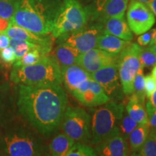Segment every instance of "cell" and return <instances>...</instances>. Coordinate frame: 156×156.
Here are the masks:
<instances>
[{"label":"cell","mask_w":156,"mask_h":156,"mask_svg":"<svg viewBox=\"0 0 156 156\" xmlns=\"http://www.w3.org/2000/svg\"><path fill=\"white\" fill-rule=\"evenodd\" d=\"M61 5L59 0H17L9 20L35 34L48 35Z\"/></svg>","instance_id":"3"},{"label":"cell","mask_w":156,"mask_h":156,"mask_svg":"<svg viewBox=\"0 0 156 156\" xmlns=\"http://www.w3.org/2000/svg\"><path fill=\"white\" fill-rule=\"evenodd\" d=\"M126 9L127 24L135 35L140 36L147 32L155 24V15L145 4L131 0Z\"/></svg>","instance_id":"11"},{"label":"cell","mask_w":156,"mask_h":156,"mask_svg":"<svg viewBox=\"0 0 156 156\" xmlns=\"http://www.w3.org/2000/svg\"><path fill=\"white\" fill-rule=\"evenodd\" d=\"M147 5L156 17V0H151L147 4Z\"/></svg>","instance_id":"40"},{"label":"cell","mask_w":156,"mask_h":156,"mask_svg":"<svg viewBox=\"0 0 156 156\" xmlns=\"http://www.w3.org/2000/svg\"><path fill=\"white\" fill-rule=\"evenodd\" d=\"M60 127L75 142L85 143L90 140L91 116L80 107L68 106Z\"/></svg>","instance_id":"7"},{"label":"cell","mask_w":156,"mask_h":156,"mask_svg":"<svg viewBox=\"0 0 156 156\" xmlns=\"http://www.w3.org/2000/svg\"><path fill=\"white\" fill-rule=\"evenodd\" d=\"M0 60L5 64H14L17 61V57L13 48L9 46L0 50Z\"/></svg>","instance_id":"33"},{"label":"cell","mask_w":156,"mask_h":156,"mask_svg":"<svg viewBox=\"0 0 156 156\" xmlns=\"http://www.w3.org/2000/svg\"><path fill=\"white\" fill-rule=\"evenodd\" d=\"M129 43L130 41H124L102 31L98 39L95 48L105 51L113 55L118 56Z\"/></svg>","instance_id":"20"},{"label":"cell","mask_w":156,"mask_h":156,"mask_svg":"<svg viewBox=\"0 0 156 156\" xmlns=\"http://www.w3.org/2000/svg\"><path fill=\"white\" fill-rule=\"evenodd\" d=\"M16 106L19 114L43 136L60 127L68 107V98L61 85H18Z\"/></svg>","instance_id":"1"},{"label":"cell","mask_w":156,"mask_h":156,"mask_svg":"<svg viewBox=\"0 0 156 156\" xmlns=\"http://www.w3.org/2000/svg\"><path fill=\"white\" fill-rule=\"evenodd\" d=\"M155 29H152V30L151 29V30L147 31V32L140 35V36L137 38L138 44L141 46H148L150 43H151L152 38H153Z\"/></svg>","instance_id":"35"},{"label":"cell","mask_w":156,"mask_h":156,"mask_svg":"<svg viewBox=\"0 0 156 156\" xmlns=\"http://www.w3.org/2000/svg\"><path fill=\"white\" fill-rule=\"evenodd\" d=\"M146 108H156V89L151 95V97L148 98V101L145 103Z\"/></svg>","instance_id":"38"},{"label":"cell","mask_w":156,"mask_h":156,"mask_svg":"<svg viewBox=\"0 0 156 156\" xmlns=\"http://www.w3.org/2000/svg\"><path fill=\"white\" fill-rule=\"evenodd\" d=\"M10 38L7 36L6 33H0V49H2L9 45Z\"/></svg>","instance_id":"37"},{"label":"cell","mask_w":156,"mask_h":156,"mask_svg":"<svg viewBox=\"0 0 156 156\" xmlns=\"http://www.w3.org/2000/svg\"><path fill=\"white\" fill-rule=\"evenodd\" d=\"M142 46L130 42L119 54L118 69L121 84L124 95H130L133 93V83L138 71L142 68L140 61Z\"/></svg>","instance_id":"8"},{"label":"cell","mask_w":156,"mask_h":156,"mask_svg":"<svg viewBox=\"0 0 156 156\" xmlns=\"http://www.w3.org/2000/svg\"><path fill=\"white\" fill-rule=\"evenodd\" d=\"M146 108V107H145ZM150 129H156V108H146Z\"/></svg>","instance_id":"36"},{"label":"cell","mask_w":156,"mask_h":156,"mask_svg":"<svg viewBox=\"0 0 156 156\" xmlns=\"http://www.w3.org/2000/svg\"><path fill=\"white\" fill-rule=\"evenodd\" d=\"M150 133V126L148 124H138L134 129L129 136V149L132 155H136L144 142H145Z\"/></svg>","instance_id":"24"},{"label":"cell","mask_w":156,"mask_h":156,"mask_svg":"<svg viewBox=\"0 0 156 156\" xmlns=\"http://www.w3.org/2000/svg\"><path fill=\"white\" fill-rule=\"evenodd\" d=\"M1 142H2V129L0 127V146H1Z\"/></svg>","instance_id":"46"},{"label":"cell","mask_w":156,"mask_h":156,"mask_svg":"<svg viewBox=\"0 0 156 156\" xmlns=\"http://www.w3.org/2000/svg\"><path fill=\"white\" fill-rule=\"evenodd\" d=\"M62 83L69 93L75 91L83 82L90 78V75L79 64L70 65L62 70Z\"/></svg>","instance_id":"17"},{"label":"cell","mask_w":156,"mask_h":156,"mask_svg":"<svg viewBox=\"0 0 156 156\" xmlns=\"http://www.w3.org/2000/svg\"><path fill=\"white\" fill-rule=\"evenodd\" d=\"M125 111V104L110 101L93 111L91 117L90 143L97 145L103 140L120 135L119 124Z\"/></svg>","instance_id":"5"},{"label":"cell","mask_w":156,"mask_h":156,"mask_svg":"<svg viewBox=\"0 0 156 156\" xmlns=\"http://www.w3.org/2000/svg\"><path fill=\"white\" fill-rule=\"evenodd\" d=\"M17 0H0V17L10 20L14 14Z\"/></svg>","instance_id":"32"},{"label":"cell","mask_w":156,"mask_h":156,"mask_svg":"<svg viewBox=\"0 0 156 156\" xmlns=\"http://www.w3.org/2000/svg\"><path fill=\"white\" fill-rule=\"evenodd\" d=\"M150 49H151L152 51L154 52L156 54V44H154L153 45H151V46H148Z\"/></svg>","instance_id":"42"},{"label":"cell","mask_w":156,"mask_h":156,"mask_svg":"<svg viewBox=\"0 0 156 156\" xmlns=\"http://www.w3.org/2000/svg\"><path fill=\"white\" fill-rule=\"evenodd\" d=\"M75 141L64 132L54 136L48 145L51 155L64 156L75 144Z\"/></svg>","instance_id":"23"},{"label":"cell","mask_w":156,"mask_h":156,"mask_svg":"<svg viewBox=\"0 0 156 156\" xmlns=\"http://www.w3.org/2000/svg\"><path fill=\"white\" fill-rule=\"evenodd\" d=\"M95 149L84 142H77L73 145L66 156H95Z\"/></svg>","instance_id":"29"},{"label":"cell","mask_w":156,"mask_h":156,"mask_svg":"<svg viewBox=\"0 0 156 156\" xmlns=\"http://www.w3.org/2000/svg\"><path fill=\"white\" fill-rule=\"evenodd\" d=\"M135 155L156 156V140L151 132L145 142Z\"/></svg>","instance_id":"30"},{"label":"cell","mask_w":156,"mask_h":156,"mask_svg":"<svg viewBox=\"0 0 156 156\" xmlns=\"http://www.w3.org/2000/svg\"><path fill=\"white\" fill-rule=\"evenodd\" d=\"M140 61L142 68L153 67L156 64V54L149 47H142L140 53Z\"/></svg>","instance_id":"31"},{"label":"cell","mask_w":156,"mask_h":156,"mask_svg":"<svg viewBox=\"0 0 156 156\" xmlns=\"http://www.w3.org/2000/svg\"><path fill=\"white\" fill-rule=\"evenodd\" d=\"M80 51L72 46L63 44H58L52 56L58 62L61 70L70 65L77 64Z\"/></svg>","instance_id":"21"},{"label":"cell","mask_w":156,"mask_h":156,"mask_svg":"<svg viewBox=\"0 0 156 156\" xmlns=\"http://www.w3.org/2000/svg\"><path fill=\"white\" fill-rule=\"evenodd\" d=\"M150 132H151V133L153 134L154 138H155L156 140V129H150Z\"/></svg>","instance_id":"44"},{"label":"cell","mask_w":156,"mask_h":156,"mask_svg":"<svg viewBox=\"0 0 156 156\" xmlns=\"http://www.w3.org/2000/svg\"><path fill=\"white\" fill-rule=\"evenodd\" d=\"M88 12L77 0H64L54 20L51 36L54 38L83 28L88 20Z\"/></svg>","instance_id":"6"},{"label":"cell","mask_w":156,"mask_h":156,"mask_svg":"<svg viewBox=\"0 0 156 156\" xmlns=\"http://www.w3.org/2000/svg\"><path fill=\"white\" fill-rule=\"evenodd\" d=\"M51 49L48 48L37 47L28 51L13 64V67H24L36 64L45 56L48 55Z\"/></svg>","instance_id":"25"},{"label":"cell","mask_w":156,"mask_h":156,"mask_svg":"<svg viewBox=\"0 0 156 156\" xmlns=\"http://www.w3.org/2000/svg\"><path fill=\"white\" fill-rule=\"evenodd\" d=\"M0 73H1V69H0Z\"/></svg>","instance_id":"47"},{"label":"cell","mask_w":156,"mask_h":156,"mask_svg":"<svg viewBox=\"0 0 156 156\" xmlns=\"http://www.w3.org/2000/svg\"><path fill=\"white\" fill-rule=\"evenodd\" d=\"M96 155L126 156L129 155L130 149L127 140L121 135H116L103 140L95 145Z\"/></svg>","instance_id":"14"},{"label":"cell","mask_w":156,"mask_h":156,"mask_svg":"<svg viewBox=\"0 0 156 156\" xmlns=\"http://www.w3.org/2000/svg\"><path fill=\"white\" fill-rule=\"evenodd\" d=\"M103 25L100 23L87 26L72 34L58 37V44H63L75 48L80 53L95 48L98 37L103 31Z\"/></svg>","instance_id":"9"},{"label":"cell","mask_w":156,"mask_h":156,"mask_svg":"<svg viewBox=\"0 0 156 156\" xmlns=\"http://www.w3.org/2000/svg\"><path fill=\"white\" fill-rule=\"evenodd\" d=\"M142 102L145 103V75L143 74V68H141L134 77L133 83V93Z\"/></svg>","instance_id":"28"},{"label":"cell","mask_w":156,"mask_h":156,"mask_svg":"<svg viewBox=\"0 0 156 156\" xmlns=\"http://www.w3.org/2000/svg\"><path fill=\"white\" fill-rule=\"evenodd\" d=\"M10 47H12L14 50L15 55H16L17 60L23 56L25 53L30 51V49L37 47H44L52 49V46H41V45H38L34 43H31L27 41L23 40H18V39L10 38L9 39V45Z\"/></svg>","instance_id":"26"},{"label":"cell","mask_w":156,"mask_h":156,"mask_svg":"<svg viewBox=\"0 0 156 156\" xmlns=\"http://www.w3.org/2000/svg\"><path fill=\"white\" fill-rule=\"evenodd\" d=\"M14 97L8 83L0 84V127L15 118Z\"/></svg>","instance_id":"16"},{"label":"cell","mask_w":156,"mask_h":156,"mask_svg":"<svg viewBox=\"0 0 156 156\" xmlns=\"http://www.w3.org/2000/svg\"><path fill=\"white\" fill-rule=\"evenodd\" d=\"M129 96V97L125 105L126 113L138 124H148L145 103L139 100L134 94H131Z\"/></svg>","instance_id":"22"},{"label":"cell","mask_w":156,"mask_h":156,"mask_svg":"<svg viewBox=\"0 0 156 156\" xmlns=\"http://www.w3.org/2000/svg\"><path fill=\"white\" fill-rule=\"evenodd\" d=\"M136 1L144 3V4H145V5H147V4L150 1H151V0H136Z\"/></svg>","instance_id":"45"},{"label":"cell","mask_w":156,"mask_h":156,"mask_svg":"<svg viewBox=\"0 0 156 156\" xmlns=\"http://www.w3.org/2000/svg\"><path fill=\"white\" fill-rule=\"evenodd\" d=\"M5 33L10 38L27 41L41 46H52V40L48 35L35 34L28 29L13 23H10V25Z\"/></svg>","instance_id":"18"},{"label":"cell","mask_w":156,"mask_h":156,"mask_svg":"<svg viewBox=\"0 0 156 156\" xmlns=\"http://www.w3.org/2000/svg\"><path fill=\"white\" fill-rule=\"evenodd\" d=\"M129 0H97L95 15L103 23L110 17H124Z\"/></svg>","instance_id":"15"},{"label":"cell","mask_w":156,"mask_h":156,"mask_svg":"<svg viewBox=\"0 0 156 156\" xmlns=\"http://www.w3.org/2000/svg\"><path fill=\"white\" fill-rule=\"evenodd\" d=\"M0 50H1V49H0Z\"/></svg>","instance_id":"48"},{"label":"cell","mask_w":156,"mask_h":156,"mask_svg":"<svg viewBox=\"0 0 156 156\" xmlns=\"http://www.w3.org/2000/svg\"><path fill=\"white\" fill-rule=\"evenodd\" d=\"M118 57L119 55H113L103 50L94 48L80 54L77 64L90 75L105 66L116 64Z\"/></svg>","instance_id":"13"},{"label":"cell","mask_w":156,"mask_h":156,"mask_svg":"<svg viewBox=\"0 0 156 156\" xmlns=\"http://www.w3.org/2000/svg\"><path fill=\"white\" fill-rule=\"evenodd\" d=\"M72 95L83 106L87 107L100 106L110 101L99 83L91 77L83 82Z\"/></svg>","instance_id":"12"},{"label":"cell","mask_w":156,"mask_h":156,"mask_svg":"<svg viewBox=\"0 0 156 156\" xmlns=\"http://www.w3.org/2000/svg\"><path fill=\"white\" fill-rule=\"evenodd\" d=\"M0 153L9 156H40L49 155L42 135L26 122L15 117L2 126Z\"/></svg>","instance_id":"2"},{"label":"cell","mask_w":156,"mask_h":156,"mask_svg":"<svg viewBox=\"0 0 156 156\" xmlns=\"http://www.w3.org/2000/svg\"><path fill=\"white\" fill-rule=\"evenodd\" d=\"M154 44H156V28L155 29V31H154V34H153V38H152L151 43H150V44L148 45V46H151V45H153Z\"/></svg>","instance_id":"41"},{"label":"cell","mask_w":156,"mask_h":156,"mask_svg":"<svg viewBox=\"0 0 156 156\" xmlns=\"http://www.w3.org/2000/svg\"><path fill=\"white\" fill-rule=\"evenodd\" d=\"M137 125L138 123L124 111L119 124L120 135L127 140L130 133Z\"/></svg>","instance_id":"27"},{"label":"cell","mask_w":156,"mask_h":156,"mask_svg":"<svg viewBox=\"0 0 156 156\" xmlns=\"http://www.w3.org/2000/svg\"><path fill=\"white\" fill-rule=\"evenodd\" d=\"M156 89V80L151 75L145 76V93L147 98L151 97Z\"/></svg>","instance_id":"34"},{"label":"cell","mask_w":156,"mask_h":156,"mask_svg":"<svg viewBox=\"0 0 156 156\" xmlns=\"http://www.w3.org/2000/svg\"><path fill=\"white\" fill-rule=\"evenodd\" d=\"M10 80L17 85H61L62 70L55 58L47 55L36 64L13 67Z\"/></svg>","instance_id":"4"},{"label":"cell","mask_w":156,"mask_h":156,"mask_svg":"<svg viewBox=\"0 0 156 156\" xmlns=\"http://www.w3.org/2000/svg\"><path fill=\"white\" fill-rule=\"evenodd\" d=\"M151 75L153 76V77L156 80V64L153 66V69H152V72H151Z\"/></svg>","instance_id":"43"},{"label":"cell","mask_w":156,"mask_h":156,"mask_svg":"<svg viewBox=\"0 0 156 156\" xmlns=\"http://www.w3.org/2000/svg\"><path fill=\"white\" fill-rule=\"evenodd\" d=\"M10 25V20L0 17V33H5Z\"/></svg>","instance_id":"39"},{"label":"cell","mask_w":156,"mask_h":156,"mask_svg":"<svg viewBox=\"0 0 156 156\" xmlns=\"http://www.w3.org/2000/svg\"><path fill=\"white\" fill-rule=\"evenodd\" d=\"M90 77L99 83L110 101L123 100L124 93L121 84L117 63L101 68L90 74Z\"/></svg>","instance_id":"10"},{"label":"cell","mask_w":156,"mask_h":156,"mask_svg":"<svg viewBox=\"0 0 156 156\" xmlns=\"http://www.w3.org/2000/svg\"><path fill=\"white\" fill-rule=\"evenodd\" d=\"M103 31L127 41L133 39V33L124 20V17H110L103 22Z\"/></svg>","instance_id":"19"}]
</instances>
